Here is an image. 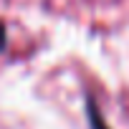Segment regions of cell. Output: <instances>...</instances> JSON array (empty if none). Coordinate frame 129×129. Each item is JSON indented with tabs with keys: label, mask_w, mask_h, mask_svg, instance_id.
<instances>
[{
	"label": "cell",
	"mask_w": 129,
	"mask_h": 129,
	"mask_svg": "<svg viewBox=\"0 0 129 129\" xmlns=\"http://www.w3.org/2000/svg\"><path fill=\"white\" fill-rule=\"evenodd\" d=\"M86 116H89V126L91 129H109V124L104 121V116H101V111H99V106H96V101L91 96L86 99Z\"/></svg>",
	"instance_id": "6da1fadb"
},
{
	"label": "cell",
	"mask_w": 129,
	"mask_h": 129,
	"mask_svg": "<svg viewBox=\"0 0 129 129\" xmlns=\"http://www.w3.org/2000/svg\"><path fill=\"white\" fill-rule=\"evenodd\" d=\"M5 43H8V30H5L3 23H0V51H5Z\"/></svg>",
	"instance_id": "7a4b0ae2"
}]
</instances>
